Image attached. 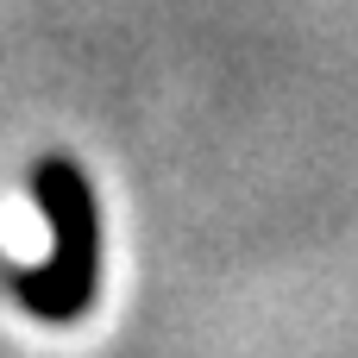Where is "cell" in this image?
<instances>
[{"mask_svg": "<svg viewBox=\"0 0 358 358\" xmlns=\"http://www.w3.org/2000/svg\"><path fill=\"white\" fill-rule=\"evenodd\" d=\"M31 201L50 227V252L25 271H13L19 302L44 327H76L101 289V208L69 151H44L31 164Z\"/></svg>", "mask_w": 358, "mask_h": 358, "instance_id": "6da1fadb", "label": "cell"}]
</instances>
